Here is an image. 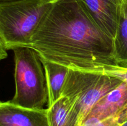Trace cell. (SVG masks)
Segmentation results:
<instances>
[{
  "label": "cell",
  "mask_w": 127,
  "mask_h": 126,
  "mask_svg": "<svg viewBox=\"0 0 127 126\" xmlns=\"http://www.w3.org/2000/svg\"><path fill=\"white\" fill-rule=\"evenodd\" d=\"M44 68L48 90V107L59 100L69 69L64 65L52 62L40 57Z\"/></svg>",
  "instance_id": "8"
},
{
  "label": "cell",
  "mask_w": 127,
  "mask_h": 126,
  "mask_svg": "<svg viewBox=\"0 0 127 126\" xmlns=\"http://www.w3.org/2000/svg\"><path fill=\"white\" fill-rule=\"evenodd\" d=\"M12 50L16 91L10 101L26 108L43 109L48 102V90L39 55L29 46L17 47Z\"/></svg>",
  "instance_id": "3"
},
{
  "label": "cell",
  "mask_w": 127,
  "mask_h": 126,
  "mask_svg": "<svg viewBox=\"0 0 127 126\" xmlns=\"http://www.w3.org/2000/svg\"><path fill=\"white\" fill-rule=\"evenodd\" d=\"M105 74L117 77L127 84V67L117 65L115 67H114L112 70L107 72Z\"/></svg>",
  "instance_id": "12"
},
{
  "label": "cell",
  "mask_w": 127,
  "mask_h": 126,
  "mask_svg": "<svg viewBox=\"0 0 127 126\" xmlns=\"http://www.w3.org/2000/svg\"><path fill=\"white\" fill-rule=\"evenodd\" d=\"M7 50L4 48V46L2 45L1 40H0V61L5 59L7 58Z\"/></svg>",
  "instance_id": "13"
},
{
  "label": "cell",
  "mask_w": 127,
  "mask_h": 126,
  "mask_svg": "<svg viewBox=\"0 0 127 126\" xmlns=\"http://www.w3.org/2000/svg\"><path fill=\"white\" fill-rule=\"evenodd\" d=\"M0 1H10V0H0ZM54 1H55V0H54Z\"/></svg>",
  "instance_id": "16"
},
{
  "label": "cell",
  "mask_w": 127,
  "mask_h": 126,
  "mask_svg": "<svg viewBox=\"0 0 127 126\" xmlns=\"http://www.w3.org/2000/svg\"><path fill=\"white\" fill-rule=\"evenodd\" d=\"M113 45L117 64L119 66L127 67V6L123 3Z\"/></svg>",
  "instance_id": "10"
},
{
  "label": "cell",
  "mask_w": 127,
  "mask_h": 126,
  "mask_svg": "<svg viewBox=\"0 0 127 126\" xmlns=\"http://www.w3.org/2000/svg\"><path fill=\"white\" fill-rule=\"evenodd\" d=\"M125 113H127V84L122 81L93 106L86 118L104 119Z\"/></svg>",
  "instance_id": "7"
},
{
  "label": "cell",
  "mask_w": 127,
  "mask_h": 126,
  "mask_svg": "<svg viewBox=\"0 0 127 126\" xmlns=\"http://www.w3.org/2000/svg\"><path fill=\"white\" fill-rule=\"evenodd\" d=\"M94 23L114 39L121 11L122 0H78Z\"/></svg>",
  "instance_id": "5"
},
{
  "label": "cell",
  "mask_w": 127,
  "mask_h": 126,
  "mask_svg": "<svg viewBox=\"0 0 127 126\" xmlns=\"http://www.w3.org/2000/svg\"><path fill=\"white\" fill-rule=\"evenodd\" d=\"M47 109L50 126H79L78 116L68 98L62 96Z\"/></svg>",
  "instance_id": "9"
},
{
  "label": "cell",
  "mask_w": 127,
  "mask_h": 126,
  "mask_svg": "<svg viewBox=\"0 0 127 126\" xmlns=\"http://www.w3.org/2000/svg\"><path fill=\"white\" fill-rule=\"evenodd\" d=\"M54 1H0V40L5 49L31 47L33 34Z\"/></svg>",
  "instance_id": "2"
},
{
  "label": "cell",
  "mask_w": 127,
  "mask_h": 126,
  "mask_svg": "<svg viewBox=\"0 0 127 126\" xmlns=\"http://www.w3.org/2000/svg\"><path fill=\"white\" fill-rule=\"evenodd\" d=\"M122 82L117 77L104 73L69 69L62 96L68 98L71 103L80 126L93 106Z\"/></svg>",
  "instance_id": "4"
},
{
  "label": "cell",
  "mask_w": 127,
  "mask_h": 126,
  "mask_svg": "<svg viewBox=\"0 0 127 126\" xmlns=\"http://www.w3.org/2000/svg\"><path fill=\"white\" fill-rule=\"evenodd\" d=\"M120 126H127V121H125V122H124V124H122Z\"/></svg>",
  "instance_id": "15"
},
{
  "label": "cell",
  "mask_w": 127,
  "mask_h": 126,
  "mask_svg": "<svg viewBox=\"0 0 127 126\" xmlns=\"http://www.w3.org/2000/svg\"><path fill=\"white\" fill-rule=\"evenodd\" d=\"M127 121V113L104 119L94 117L86 118L80 126H120Z\"/></svg>",
  "instance_id": "11"
},
{
  "label": "cell",
  "mask_w": 127,
  "mask_h": 126,
  "mask_svg": "<svg viewBox=\"0 0 127 126\" xmlns=\"http://www.w3.org/2000/svg\"><path fill=\"white\" fill-rule=\"evenodd\" d=\"M0 126H50L48 109H29L0 101Z\"/></svg>",
  "instance_id": "6"
},
{
  "label": "cell",
  "mask_w": 127,
  "mask_h": 126,
  "mask_svg": "<svg viewBox=\"0 0 127 126\" xmlns=\"http://www.w3.org/2000/svg\"><path fill=\"white\" fill-rule=\"evenodd\" d=\"M122 2L123 4H124L127 6V0H122Z\"/></svg>",
  "instance_id": "14"
},
{
  "label": "cell",
  "mask_w": 127,
  "mask_h": 126,
  "mask_svg": "<svg viewBox=\"0 0 127 126\" xmlns=\"http://www.w3.org/2000/svg\"><path fill=\"white\" fill-rule=\"evenodd\" d=\"M40 58L70 69L105 74L118 65L113 38L89 17L78 0H56L31 42Z\"/></svg>",
  "instance_id": "1"
}]
</instances>
